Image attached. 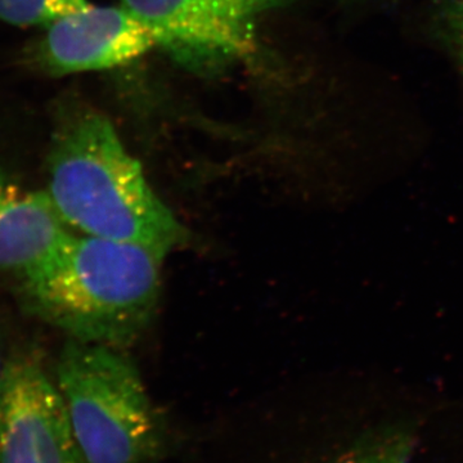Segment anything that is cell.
I'll list each match as a JSON object with an SVG mask.
<instances>
[{
	"label": "cell",
	"instance_id": "obj_1",
	"mask_svg": "<svg viewBox=\"0 0 463 463\" xmlns=\"http://www.w3.org/2000/svg\"><path fill=\"white\" fill-rule=\"evenodd\" d=\"M45 192L67 227L85 236L136 243L164 258L187 242L184 225L99 112H76L60 124Z\"/></svg>",
	"mask_w": 463,
	"mask_h": 463
},
{
	"label": "cell",
	"instance_id": "obj_2",
	"mask_svg": "<svg viewBox=\"0 0 463 463\" xmlns=\"http://www.w3.org/2000/svg\"><path fill=\"white\" fill-rule=\"evenodd\" d=\"M163 259L136 243L70 233L21 277L24 303L71 340L123 349L154 318Z\"/></svg>",
	"mask_w": 463,
	"mask_h": 463
},
{
	"label": "cell",
	"instance_id": "obj_3",
	"mask_svg": "<svg viewBox=\"0 0 463 463\" xmlns=\"http://www.w3.org/2000/svg\"><path fill=\"white\" fill-rule=\"evenodd\" d=\"M56 383L87 463H147L163 431L138 368L116 347L71 340Z\"/></svg>",
	"mask_w": 463,
	"mask_h": 463
},
{
	"label": "cell",
	"instance_id": "obj_4",
	"mask_svg": "<svg viewBox=\"0 0 463 463\" xmlns=\"http://www.w3.org/2000/svg\"><path fill=\"white\" fill-rule=\"evenodd\" d=\"M0 463H87L56 381L30 356L0 374Z\"/></svg>",
	"mask_w": 463,
	"mask_h": 463
},
{
	"label": "cell",
	"instance_id": "obj_5",
	"mask_svg": "<svg viewBox=\"0 0 463 463\" xmlns=\"http://www.w3.org/2000/svg\"><path fill=\"white\" fill-rule=\"evenodd\" d=\"M282 0H121L156 36L157 45L188 62H224L251 53L254 21Z\"/></svg>",
	"mask_w": 463,
	"mask_h": 463
},
{
	"label": "cell",
	"instance_id": "obj_6",
	"mask_svg": "<svg viewBox=\"0 0 463 463\" xmlns=\"http://www.w3.org/2000/svg\"><path fill=\"white\" fill-rule=\"evenodd\" d=\"M157 39L124 7L88 5L47 27L36 61L52 75L99 71L132 62Z\"/></svg>",
	"mask_w": 463,
	"mask_h": 463
},
{
	"label": "cell",
	"instance_id": "obj_7",
	"mask_svg": "<svg viewBox=\"0 0 463 463\" xmlns=\"http://www.w3.org/2000/svg\"><path fill=\"white\" fill-rule=\"evenodd\" d=\"M69 234L45 190L24 187L0 170V270L25 276Z\"/></svg>",
	"mask_w": 463,
	"mask_h": 463
},
{
	"label": "cell",
	"instance_id": "obj_8",
	"mask_svg": "<svg viewBox=\"0 0 463 463\" xmlns=\"http://www.w3.org/2000/svg\"><path fill=\"white\" fill-rule=\"evenodd\" d=\"M410 414L350 417L319 463H413L420 423Z\"/></svg>",
	"mask_w": 463,
	"mask_h": 463
},
{
	"label": "cell",
	"instance_id": "obj_9",
	"mask_svg": "<svg viewBox=\"0 0 463 463\" xmlns=\"http://www.w3.org/2000/svg\"><path fill=\"white\" fill-rule=\"evenodd\" d=\"M87 0H0V21L16 26H51L88 7Z\"/></svg>",
	"mask_w": 463,
	"mask_h": 463
},
{
	"label": "cell",
	"instance_id": "obj_10",
	"mask_svg": "<svg viewBox=\"0 0 463 463\" xmlns=\"http://www.w3.org/2000/svg\"><path fill=\"white\" fill-rule=\"evenodd\" d=\"M441 21L447 42L463 75V0H444Z\"/></svg>",
	"mask_w": 463,
	"mask_h": 463
},
{
	"label": "cell",
	"instance_id": "obj_11",
	"mask_svg": "<svg viewBox=\"0 0 463 463\" xmlns=\"http://www.w3.org/2000/svg\"><path fill=\"white\" fill-rule=\"evenodd\" d=\"M5 362L2 361V356H0V374L3 373V368H5Z\"/></svg>",
	"mask_w": 463,
	"mask_h": 463
}]
</instances>
